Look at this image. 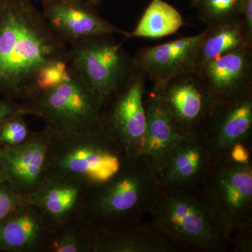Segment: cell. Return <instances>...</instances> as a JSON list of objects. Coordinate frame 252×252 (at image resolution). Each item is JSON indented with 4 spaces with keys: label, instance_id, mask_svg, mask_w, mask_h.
<instances>
[{
    "label": "cell",
    "instance_id": "cell-14",
    "mask_svg": "<svg viewBox=\"0 0 252 252\" xmlns=\"http://www.w3.org/2000/svg\"><path fill=\"white\" fill-rule=\"evenodd\" d=\"M213 157L201 130L188 133L155 167L162 187H200Z\"/></svg>",
    "mask_w": 252,
    "mask_h": 252
},
{
    "label": "cell",
    "instance_id": "cell-1",
    "mask_svg": "<svg viewBox=\"0 0 252 252\" xmlns=\"http://www.w3.org/2000/svg\"><path fill=\"white\" fill-rule=\"evenodd\" d=\"M69 46L31 0H0V94L23 101L32 94L38 70L67 59Z\"/></svg>",
    "mask_w": 252,
    "mask_h": 252
},
{
    "label": "cell",
    "instance_id": "cell-23",
    "mask_svg": "<svg viewBox=\"0 0 252 252\" xmlns=\"http://www.w3.org/2000/svg\"><path fill=\"white\" fill-rule=\"evenodd\" d=\"M243 0H198L193 7L207 26L241 21Z\"/></svg>",
    "mask_w": 252,
    "mask_h": 252
},
{
    "label": "cell",
    "instance_id": "cell-34",
    "mask_svg": "<svg viewBox=\"0 0 252 252\" xmlns=\"http://www.w3.org/2000/svg\"><path fill=\"white\" fill-rule=\"evenodd\" d=\"M0 181H1V176H0Z\"/></svg>",
    "mask_w": 252,
    "mask_h": 252
},
{
    "label": "cell",
    "instance_id": "cell-2",
    "mask_svg": "<svg viewBox=\"0 0 252 252\" xmlns=\"http://www.w3.org/2000/svg\"><path fill=\"white\" fill-rule=\"evenodd\" d=\"M148 216L154 228L177 250L224 252L230 246L200 187H160Z\"/></svg>",
    "mask_w": 252,
    "mask_h": 252
},
{
    "label": "cell",
    "instance_id": "cell-10",
    "mask_svg": "<svg viewBox=\"0 0 252 252\" xmlns=\"http://www.w3.org/2000/svg\"><path fill=\"white\" fill-rule=\"evenodd\" d=\"M208 28L195 35L185 36L154 46L140 48L133 56L137 67L153 83V94H158L172 78L196 70L199 47Z\"/></svg>",
    "mask_w": 252,
    "mask_h": 252
},
{
    "label": "cell",
    "instance_id": "cell-31",
    "mask_svg": "<svg viewBox=\"0 0 252 252\" xmlns=\"http://www.w3.org/2000/svg\"><path fill=\"white\" fill-rule=\"evenodd\" d=\"M189 1H190V5H191V6H193L194 5L196 4L197 1H198V0H189Z\"/></svg>",
    "mask_w": 252,
    "mask_h": 252
},
{
    "label": "cell",
    "instance_id": "cell-6",
    "mask_svg": "<svg viewBox=\"0 0 252 252\" xmlns=\"http://www.w3.org/2000/svg\"><path fill=\"white\" fill-rule=\"evenodd\" d=\"M126 158L104 129L64 138L53 137L49 170L81 181L91 188L112 179Z\"/></svg>",
    "mask_w": 252,
    "mask_h": 252
},
{
    "label": "cell",
    "instance_id": "cell-33",
    "mask_svg": "<svg viewBox=\"0 0 252 252\" xmlns=\"http://www.w3.org/2000/svg\"><path fill=\"white\" fill-rule=\"evenodd\" d=\"M32 1V0H31ZM40 1H52V0H40Z\"/></svg>",
    "mask_w": 252,
    "mask_h": 252
},
{
    "label": "cell",
    "instance_id": "cell-18",
    "mask_svg": "<svg viewBox=\"0 0 252 252\" xmlns=\"http://www.w3.org/2000/svg\"><path fill=\"white\" fill-rule=\"evenodd\" d=\"M177 251V248L146 220L119 228H96L94 252Z\"/></svg>",
    "mask_w": 252,
    "mask_h": 252
},
{
    "label": "cell",
    "instance_id": "cell-16",
    "mask_svg": "<svg viewBox=\"0 0 252 252\" xmlns=\"http://www.w3.org/2000/svg\"><path fill=\"white\" fill-rule=\"evenodd\" d=\"M196 71L215 104L252 94V46L223 55Z\"/></svg>",
    "mask_w": 252,
    "mask_h": 252
},
{
    "label": "cell",
    "instance_id": "cell-29",
    "mask_svg": "<svg viewBox=\"0 0 252 252\" xmlns=\"http://www.w3.org/2000/svg\"><path fill=\"white\" fill-rule=\"evenodd\" d=\"M251 144L238 143L233 146L227 155L231 160L241 163L252 162Z\"/></svg>",
    "mask_w": 252,
    "mask_h": 252
},
{
    "label": "cell",
    "instance_id": "cell-17",
    "mask_svg": "<svg viewBox=\"0 0 252 252\" xmlns=\"http://www.w3.org/2000/svg\"><path fill=\"white\" fill-rule=\"evenodd\" d=\"M53 228L35 207L23 204L0 222V251L43 250Z\"/></svg>",
    "mask_w": 252,
    "mask_h": 252
},
{
    "label": "cell",
    "instance_id": "cell-9",
    "mask_svg": "<svg viewBox=\"0 0 252 252\" xmlns=\"http://www.w3.org/2000/svg\"><path fill=\"white\" fill-rule=\"evenodd\" d=\"M53 136L45 127L32 132L24 143L0 147L1 180L27 195L49 171Z\"/></svg>",
    "mask_w": 252,
    "mask_h": 252
},
{
    "label": "cell",
    "instance_id": "cell-13",
    "mask_svg": "<svg viewBox=\"0 0 252 252\" xmlns=\"http://www.w3.org/2000/svg\"><path fill=\"white\" fill-rule=\"evenodd\" d=\"M42 13L54 32L68 46L99 34L129 32L102 18L88 0H52L42 1Z\"/></svg>",
    "mask_w": 252,
    "mask_h": 252
},
{
    "label": "cell",
    "instance_id": "cell-5",
    "mask_svg": "<svg viewBox=\"0 0 252 252\" xmlns=\"http://www.w3.org/2000/svg\"><path fill=\"white\" fill-rule=\"evenodd\" d=\"M200 189L230 244L235 233L252 228V162H235L228 155L213 159Z\"/></svg>",
    "mask_w": 252,
    "mask_h": 252
},
{
    "label": "cell",
    "instance_id": "cell-3",
    "mask_svg": "<svg viewBox=\"0 0 252 252\" xmlns=\"http://www.w3.org/2000/svg\"><path fill=\"white\" fill-rule=\"evenodd\" d=\"M160 187L149 158H126L112 179L89 189L84 216L97 228L135 224L148 216Z\"/></svg>",
    "mask_w": 252,
    "mask_h": 252
},
{
    "label": "cell",
    "instance_id": "cell-7",
    "mask_svg": "<svg viewBox=\"0 0 252 252\" xmlns=\"http://www.w3.org/2000/svg\"><path fill=\"white\" fill-rule=\"evenodd\" d=\"M68 56L70 65L100 94L105 104L139 71L133 56L112 34L73 43L69 45Z\"/></svg>",
    "mask_w": 252,
    "mask_h": 252
},
{
    "label": "cell",
    "instance_id": "cell-15",
    "mask_svg": "<svg viewBox=\"0 0 252 252\" xmlns=\"http://www.w3.org/2000/svg\"><path fill=\"white\" fill-rule=\"evenodd\" d=\"M200 130L213 159L227 155L235 144H251L252 94L215 104Z\"/></svg>",
    "mask_w": 252,
    "mask_h": 252
},
{
    "label": "cell",
    "instance_id": "cell-20",
    "mask_svg": "<svg viewBox=\"0 0 252 252\" xmlns=\"http://www.w3.org/2000/svg\"><path fill=\"white\" fill-rule=\"evenodd\" d=\"M207 27L208 31L197 54L196 69L223 55L252 46V38L241 21Z\"/></svg>",
    "mask_w": 252,
    "mask_h": 252
},
{
    "label": "cell",
    "instance_id": "cell-11",
    "mask_svg": "<svg viewBox=\"0 0 252 252\" xmlns=\"http://www.w3.org/2000/svg\"><path fill=\"white\" fill-rule=\"evenodd\" d=\"M152 94L160 99L172 122L185 133L200 130L216 104L196 70L176 76L158 94Z\"/></svg>",
    "mask_w": 252,
    "mask_h": 252
},
{
    "label": "cell",
    "instance_id": "cell-24",
    "mask_svg": "<svg viewBox=\"0 0 252 252\" xmlns=\"http://www.w3.org/2000/svg\"><path fill=\"white\" fill-rule=\"evenodd\" d=\"M70 76L69 56L67 59L51 61L43 66L36 73L32 94L37 91L54 89L65 82Z\"/></svg>",
    "mask_w": 252,
    "mask_h": 252
},
{
    "label": "cell",
    "instance_id": "cell-32",
    "mask_svg": "<svg viewBox=\"0 0 252 252\" xmlns=\"http://www.w3.org/2000/svg\"><path fill=\"white\" fill-rule=\"evenodd\" d=\"M93 4L96 5L98 2V0H89Z\"/></svg>",
    "mask_w": 252,
    "mask_h": 252
},
{
    "label": "cell",
    "instance_id": "cell-19",
    "mask_svg": "<svg viewBox=\"0 0 252 252\" xmlns=\"http://www.w3.org/2000/svg\"><path fill=\"white\" fill-rule=\"evenodd\" d=\"M147 126L140 155L149 158L154 167L188 133L179 130L172 122L162 101L149 94L144 97Z\"/></svg>",
    "mask_w": 252,
    "mask_h": 252
},
{
    "label": "cell",
    "instance_id": "cell-8",
    "mask_svg": "<svg viewBox=\"0 0 252 252\" xmlns=\"http://www.w3.org/2000/svg\"><path fill=\"white\" fill-rule=\"evenodd\" d=\"M147 78L139 69L135 77L104 105V132L127 158L140 155L145 136L147 117L144 95Z\"/></svg>",
    "mask_w": 252,
    "mask_h": 252
},
{
    "label": "cell",
    "instance_id": "cell-26",
    "mask_svg": "<svg viewBox=\"0 0 252 252\" xmlns=\"http://www.w3.org/2000/svg\"><path fill=\"white\" fill-rule=\"evenodd\" d=\"M26 203V195L15 190L6 182L0 181V222Z\"/></svg>",
    "mask_w": 252,
    "mask_h": 252
},
{
    "label": "cell",
    "instance_id": "cell-22",
    "mask_svg": "<svg viewBox=\"0 0 252 252\" xmlns=\"http://www.w3.org/2000/svg\"><path fill=\"white\" fill-rule=\"evenodd\" d=\"M96 227L84 217L53 228L43 250L50 252H94Z\"/></svg>",
    "mask_w": 252,
    "mask_h": 252
},
{
    "label": "cell",
    "instance_id": "cell-28",
    "mask_svg": "<svg viewBox=\"0 0 252 252\" xmlns=\"http://www.w3.org/2000/svg\"><path fill=\"white\" fill-rule=\"evenodd\" d=\"M233 245V252H252V228L240 230L233 235L230 245Z\"/></svg>",
    "mask_w": 252,
    "mask_h": 252
},
{
    "label": "cell",
    "instance_id": "cell-4",
    "mask_svg": "<svg viewBox=\"0 0 252 252\" xmlns=\"http://www.w3.org/2000/svg\"><path fill=\"white\" fill-rule=\"evenodd\" d=\"M70 67L71 76L65 82L50 90L34 93L22 102L30 115L42 119L56 138L103 129V98Z\"/></svg>",
    "mask_w": 252,
    "mask_h": 252
},
{
    "label": "cell",
    "instance_id": "cell-25",
    "mask_svg": "<svg viewBox=\"0 0 252 252\" xmlns=\"http://www.w3.org/2000/svg\"><path fill=\"white\" fill-rule=\"evenodd\" d=\"M32 133L26 115L7 118L0 124V147L20 145L27 141Z\"/></svg>",
    "mask_w": 252,
    "mask_h": 252
},
{
    "label": "cell",
    "instance_id": "cell-12",
    "mask_svg": "<svg viewBox=\"0 0 252 252\" xmlns=\"http://www.w3.org/2000/svg\"><path fill=\"white\" fill-rule=\"evenodd\" d=\"M90 187L81 181L49 170L26 201L35 207L53 228L67 224L84 211Z\"/></svg>",
    "mask_w": 252,
    "mask_h": 252
},
{
    "label": "cell",
    "instance_id": "cell-27",
    "mask_svg": "<svg viewBox=\"0 0 252 252\" xmlns=\"http://www.w3.org/2000/svg\"><path fill=\"white\" fill-rule=\"evenodd\" d=\"M23 114L30 115L29 111L23 103H18V101L4 98L0 99V124L10 117Z\"/></svg>",
    "mask_w": 252,
    "mask_h": 252
},
{
    "label": "cell",
    "instance_id": "cell-21",
    "mask_svg": "<svg viewBox=\"0 0 252 252\" xmlns=\"http://www.w3.org/2000/svg\"><path fill=\"white\" fill-rule=\"evenodd\" d=\"M184 24L182 14L173 6L164 0H152L135 29L125 37L159 39L175 34Z\"/></svg>",
    "mask_w": 252,
    "mask_h": 252
},
{
    "label": "cell",
    "instance_id": "cell-30",
    "mask_svg": "<svg viewBox=\"0 0 252 252\" xmlns=\"http://www.w3.org/2000/svg\"><path fill=\"white\" fill-rule=\"evenodd\" d=\"M241 20L248 35L252 38V0H243Z\"/></svg>",
    "mask_w": 252,
    "mask_h": 252
}]
</instances>
